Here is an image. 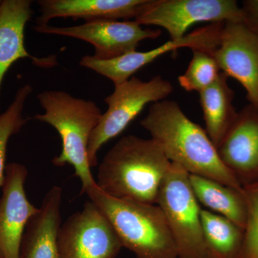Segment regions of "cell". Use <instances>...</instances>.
I'll return each mask as SVG.
<instances>
[{"label":"cell","instance_id":"obj_17","mask_svg":"<svg viewBox=\"0 0 258 258\" xmlns=\"http://www.w3.org/2000/svg\"><path fill=\"white\" fill-rule=\"evenodd\" d=\"M228 77L220 73L216 81L199 92L203 108L205 132L218 147L237 117L233 105L235 93L227 83Z\"/></svg>","mask_w":258,"mask_h":258},{"label":"cell","instance_id":"obj_10","mask_svg":"<svg viewBox=\"0 0 258 258\" xmlns=\"http://www.w3.org/2000/svg\"><path fill=\"white\" fill-rule=\"evenodd\" d=\"M224 24H209L186 34L179 40H169L147 52L134 51L111 60H100L93 55H85L80 60V66L111 80L115 86L128 81L139 70L164 54L182 47H189L191 50H203L213 55L218 46Z\"/></svg>","mask_w":258,"mask_h":258},{"label":"cell","instance_id":"obj_5","mask_svg":"<svg viewBox=\"0 0 258 258\" xmlns=\"http://www.w3.org/2000/svg\"><path fill=\"white\" fill-rule=\"evenodd\" d=\"M157 205L165 216L178 258H209L201 209L191 189L189 174L181 166L171 163L161 183Z\"/></svg>","mask_w":258,"mask_h":258},{"label":"cell","instance_id":"obj_3","mask_svg":"<svg viewBox=\"0 0 258 258\" xmlns=\"http://www.w3.org/2000/svg\"><path fill=\"white\" fill-rule=\"evenodd\" d=\"M37 98L45 113L32 119L52 125L62 142V150L52 159V164L72 166L74 176L82 183L81 194H86L96 185L88 162V148L103 113L95 102L76 98L63 91H43Z\"/></svg>","mask_w":258,"mask_h":258},{"label":"cell","instance_id":"obj_19","mask_svg":"<svg viewBox=\"0 0 258 258\" xmlns=\"http://www.w3.org/2000/svg\"><path fill=\"white\" fill-rule=\"evenodd\" d=\"M201 221L209 258L238 257L243 242V229L207 209H201Z\"/></svg>","mask_w":258,"mask_h":258},{"label":"cell","instance_id":"obj_12","mask_svg":"<svg viewBox=\"0 0 258 258\" xmlns=\"http://www.w3.org/2000/svg\"><path fill=\"white\" fill-rule=\"evenodd\" d=\"M26 166L7 164L0 198V253L3 258H20V247L26 226L39 211L26 196Z\"/></svg>","mask_w":258,"mask_h":258},{"label":"cell","instance_id":"obj_4","mask_svg":"<svg viewBox=\"0 0 258 258\" xmlns=\"http://www.w3.org/2000/svg\"><path fill=\"white\" fill-rule=\"evenodd\" d=\"M111 224L122 247L138 258H178L162 210L157 205L113 198L93 186L86 192Z\"/></svg>","mask_w":258,"mask_h":258},{"label":"cell","instance_id":"obj_2","mask_svg":"<svg viewBox=\"0 0 258 258\" xmlns=\"http://www.w3.org/2000/svg\"><path fill=\"white\" fill-rule=\"evenodd\" d=\"M171 165L152 139L125 136L100 164L96 186L113 198L157 205L161 183Z\"/></svg>","mask_w":258,"mask_h":258},{"label":"cell","instance_id":"obj_11","mask_svg":"<svg viewBox=\"0 0 258 258\" xmlns=\"http://www.w3.org/2000/svg\"><path fill=\"white\" fill-rule=\"evenodd\" d=\"M220 71L237 80L249 103L258 108V34L243 22L224 24L213 53Z\"/></svg>","mask_w":258,"mask_h":258},{"label":"cell","instance_id":"obj_25","mask_svg":"<svg viewBox=\"0 0 258 258\" xmlns=\"http://www.w3.org/2000/svg\"><path fill=\"white\" fill-rule=\"evenodd\" d=\"M2 3H3V1H0V7H1Z\"/></svg>","mask_w":258,"mask_h":258},{"label":"cell","instance_id":"obj_16","mask_svg":"<svg viewBox=\"0 0 258 258\" xmlns=\"http://www.w3.org/2000/svg\"><path fill=\"white\" fill-rule=\"evenodd\" d=\"M62 190L55 186L46 194L36 215L26 226L20 258H60L58 237L61 227Z\"/></svg>","mask_w":258,"mask_h":258},{"label":"cell","instance_id":"obj_23","mask_svg":"<svg viewBox=\"0 0 258 258\" xmlns=\"http://www.w3.org/2000/svg\"><path fill=\"white\" fill-rule=\"evenodd\" d=\"M243 23L258 34V0H244L242 2Z\"/></svg>","mask_w":258,"mask_h":258},{"label":"cell","instance_id":"obj_14","mask_svg":"<svg viewBox=\"0 0 258 258\" xmlns=\"http://www.w3.org/2000/svg\"><path fill=\"white\" fill-rule=\"evenodd\" d=\"M31 5L30 0H4L0 7V90L5 74L20 59L30 58L44 69L57 64L55 55L35 57L25 48V28L33 14Z\"/></svg>","mask_w":258,"mask_h":258},{"label":"cell","instance_id":"obj_6","mask_svg":"<svg viewBox=\"0 0 258 258\" xmlns=\"http://www.w3.org/2000/svg\"><path fill=\"white\" fill-rule=\"evenodd\" d=\"M174 88L170 81L157 76L148 81L132 77L114 86V91L104 99L108 106L101 121L93 131L88 148L90 166L98 164V151L108 141L126 128L149 103L165 100Z\"/></svg>","mask_w":258,"mask_h":258},{"label":"cell","instance_id":"obj_18","mask_svg":"<svg viewBox=\"0 0 258 258\" xmlns=\"http://www.w3.org/2000/svg\"><path fill=\"white\" fill-rule=\"evenodd\" d=\"M191 189L199 203L244 229L247 208L243 188L237 190L204 176L189 174Z\"/></svg>","mask_w":258,"mask_h":258},{"label":"cell","instance_id":"obj_8","mask_svg":"<svg viewBox=\"0 0 258 258\" xmlns=\"http://www.w3.org/2000/svg\"><path fill=\"white\" fill-rule=\"evenodd\" d=\"M57 244L60 258H115L123 247L110 222L91 201L61 225Z\"/></svg>","mask_w":258,"mask_h":258},{"label":"cell","instance_id":"obj_1","mask_svg":"<svg viewBox=\"0 0 258 258\" xmlns=\"http://www.w3.org/2000/svg\"><path fill=\"white\" fill-rule=\"evenodd\" d=\"M140 125L159 144L167 159L189 174L242 190L222 163L205 129L188 118L177 102L165 99L153 103Z\"/></svg>","mask_w":258,"mask_h":258},{"label":"cell","instance_id":"obj_24","mask_svg":"<svg viewBox=\"0 0 258 258\" xmlns=\"http://www.w3.org/2000/svg\"><path fill=\"white\" fill-rule=\"evenodd\" d=\"M0 258H3V255H2L1 253H0Z\"/></svg>","mask_w":258,"mask_h":258},{"label":"cell","instance_id":"obj_20","mask_svg":"<svg viewBox=\"0 0 258 258\" xmlns=\"http://www.w3.org/2000/svg\"><path fill=\"white\" fill-rule=\"evenodd\" d=\"M32 91L30 84L19 88L14 100L6 111L0 113V188L3 186L6 169L7 149L10 139L19 133L30 119L23 115L27 99Z\"/></svg>","mask_w":258,"mask_h":258},{"label":"cell","instance_id":"obj_13","mask_svg":"<svg viewBox=\"0 0 258 258\" xmlns=\"http://www.w3.org/2000/svg\"><path fill=\"white\" fill-rule=\"evenodd\" d=\"M217 149L222 163L242 187L258 182V108L248 103L237 111Z\"/></svg>","mask_w":258,"mask_h":258},{"label":"cell","instance_id":"obj_7","mask_svg":"<svg viewBox=\"0 0 258 258\" xmlns=\"http://www.w3.org/2000/svg\"><path fill=\"white\" fill-rule=\"evenodd\" d=\"M134 20L165 29L177 40L194 24L243 22V12L235 0H147Z\"/></svg>","mask_w":258,"mask_h":258},{"label":"cell","instance_id":"obj_22","mask_svg":"<svg viewBox=\"0 0 258 258\" xmlns=\"http://www.w3.org/2000/svg\"><path fill=\"white\" fill-rule=\"evenodd\" d=\"M242 188L247 216L243 242L237 258H258V182Z\"/></svg>","mask_w":258,"mask_h":258},{"label":"cell","instance_id":"obj_9","mask_svg":"<svg viewBox=\"0 0 258 258\" xmlns=\"http://www.w3.org/2000/svg\"><path fill=\"white\" fill-rule=\"evenodd\" d=\"M39 33L79 39L91 44L94 57L111 60L136 51L139 42L160 36L159 29L143 28L134 20H98L71 27H34Z\"/></svg>","mask_w":258,"mask_h":258},{"label":"cell","instance_id":"obj_15","mask_svg":"<svg viewBox=\"0 0 258 258\" xmlns=\"http://www.w3.org/2000/svg\"><path fill=\"white\" fill-rule=\"evenodd\" d=\"M147 0H40L37 25H48L55 18L128 20L136 18Z\"/></svg>","mask_w":258,"mask_h":258},{"label":"cell","instance_id":"obj_21","mask_svg":"<svg viewBox=\"0 0 258 258\" xmlns=\"http://www.w3.org/2000/svg\"><path fill=\"white\" fill-rule=\"evenodd\" d=\"M192 54L187 69L178 77V81L185 91L199 93L215 82L221 71L213 55L210 52L194 50Z\"/></svg>","mask_w":258,"mask_h":258}]
</instances>
